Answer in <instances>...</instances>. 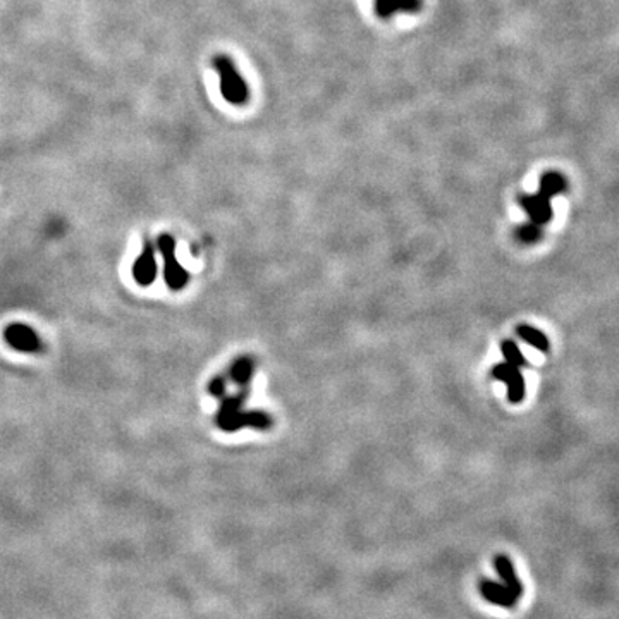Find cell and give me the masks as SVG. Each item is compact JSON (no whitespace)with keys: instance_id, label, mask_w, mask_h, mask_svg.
Instances as JSON below:
<instances>
[{"instance_id":"cell-14","label":"cell","mask_w":619,"mask_h":619,"mask_svg":"<svg viewBox=\"0 0 619 619\" xmlns=\"http://www.w3.org/2000/svg\"><path fill=\"white\" fill-rule=\"evenodd\" d=\"M501 351H502V356H504L506 363L513 365V367H518V368H521L527 365V360H525L523 353H521V349L518 347V344L515 341H511V339H504V341H502Z\"/></svg>"},{"instance_id":"cell-16","label":"cell","mask_w":619,"mask_h":619,"mask_svg":"<svg viewBox=\"0 0 619 619\" xmlns=\"http://www.w3.org/2000/svg\"><path fill=\"white\" fill-rule=\"evenodd\" d=\"M210 393H212L213 396H222V394L226 393V380L220 377L213 379L212 383H210Z\"/></svg>"},{"instance_id":"cell-11","label":"cell","mask_w":619,"mask_h":619,"mask_svg":"<svg viewBox=\"0 0 619 619\" xmlns=\"http://www.w3.org/2000/svg\"><path fill=\"white\" fill-rule=\"evenodd\" d=\"M155 270H157V267H155L154 253H151L150 248H147L145 249L143 255L138 258V262L135 265L136 281L143 286L150 284V282L155 279Z\"/></svg>"},{"instance_id":"cell-3","label":"cell","mask_w":619,"mask_h":619,"mask_svg":"<svg viewBox=\"0 0 619 619\" xmlns=\"http://www.w3.org/2000/svg\"><path fill=\"white\" fill-rule=\"evenodd\" d=\"M518 204H520L523 212L527 213L530 222L537 224V226H545L552 220L554 210L550 205V198L542 195L540 191L534 195H520L518 197Z\"/></svg>"},{"instance_id":"cell-5","label":"cell","mask_w":619,"mask_h":619,"mask_svg":"<svg viewBox=\"0 0 619 619\" xmlns=\"http://www.w3.org/2000/svg\"><path fill=\"white\" fill-rule=\"evenodd\" d=\"M241 406L242 394L224 399L219 416H217V423H219L220 429L226 430V432H236V430L245 427V411L241 410Z\"/></svg>"},{"instance_id":"cell-6","label":"cell","mask_w":619,"mask_h":619,"mask_svg":"<svg viewBox=\"0 0 619 619\" xmlns=\"http://www.w3.org/2000/svg\"><path fill=\"white\" fill-rule=\"evenodd\" d=\"M162 249V255L165 260V281L172 289H181L188 282V272L177 263L174 256V241L171 236H164L158 241Z\"/></svg>"},{"instance_id":"cell-15","label":"cell","mask_w":619,"mask_h":619,"mask_svg":"<svg viewBox=\"0 0 619 619\" xmlns=\"http://www.w3.org/2000/svg\"><path fill=\"white\" fill-rule=\"evenodd\" d=\"M245 427H251L255 430H269L272 427V418L265 411H245Z\"/></svg>"},{"instance_id":"cell-13","label":"cell","mask_w":619,"mask_h":619,"mask_svg":"<svg viewBox=\"0 0 619 619\" xmlns=\"http://www.w3.org/2000/svg\"><path fill=\"white\" fill-rule=\"evenodd\" d=\"M516 240L523 245H535L544 238V231H542V226H537L534 222H528L523 224L516 229Z\"/></svg>"},{"instance_id":"cell-4","label":"cell","mask_w":619,"mask_h":619,"mask_svg":"<svg viewBox=\"0 0 619 619\" xmlns=\"http://www.w3.org/2000/svg\"><path fill=\"white\" fill-rule=\"evenodd\" d=\"M492 377L502 380L508 387V399L509 403L518 404L523 401L527 386H525V377L518 367H513L509 363H499L492 368Z\"/></svg>"},{"instance_id":"cell-8","label":"cell","mask_w":619,"mask_h":619,"mask_svg":"<svg viewBox=\"0 0 619 619\" xmlns=\"http://www.w3.org/2000/svg\"><path fill=\"white\" fill-rule=\"evenodd\" d=\"M6 338L7 341L19 351L38 349V339H36L35 332L31 329L24 327V325H13V327H9Z\"/></svg>"},{"instance_id":"cell-2","label":"cell","mask_w":619,"mask_h":619,"mask_svg":"<svg viewBox=\"0 0 619 619\" xmlns=\"http://www.w3.org/2000/svg\"><path fill=\"white\" fill-rule=\"evenodd\" d=\"M479 590L481 597H484L487 602L494 604V606L499 607H504V609H513L525 592V590L516 588V586L506 584V581L502 580L501 581L481 580Z\"/></svg>"},{"instance_id":"cell-10","label":"cell","mask_w":619,"mask_h":619,"mask_svg":"<svg viewBox=\"0 0 619 619\" xmlns=\"http://www.w3.org/2000/svg\"><path fill=\"white\" fill-rule=\"evenodd\" d=\"M516 334L518 338L523 339L525 342L530 344L531 347H535L537 351H542V353H547L550 349V344L549 339L545 338L544 332H540L538 329L531 327V325L527 324H521L516 327Z\"/></svg>"},{"instance_id":"cell-1","label":"cell","mask_w":619,"mask_h":619,"mask_svg":"<svg viewBox=\"0 0 619 619\" xmlns=\"http://www.w3.org/2000/svg\"><path fill=\"white\" fill-rule=\"evenodd\" d=\"M213 67L220 78V92L224 99L233 105H245L248 102L249 88L238 71L234 60L222 53L213 59Z\"/></svg>"},{"instance_id":"cell-7","label":"cell","mask_w":619,"mask_h":619,"mask_svg":"<svg viewBox=\"0 0 619 619\" xmlns=\"http://www.w3.org/2000/svg\"><path fill=\"white\" fill-rule=\"evenodd\" d=\"M423 0H375V14L380 19H390L397 14H416L422 10Z\"/></svg>"},{"instance_id":"cell-12","label":"cell","mask_w":619,"mask_h":619,"mask_svg":"<svg viewBox=\"0 0 619 619\" xmlns=\"http://www.w3.org/2000/svg\"><path fill=\"white\" fill-rule=\"evenodd\" d=\"M253 372H255V363L249 358H240L238 361H234L233 367H231V377L240 386H246L253 377Z\"/></svg>"},{"instance_id":"cell-9","label":"cell","mask_w":619,"mask_h":619,"mask_svg":"<svg viewBox=\"0 0 619 619\" xmlns=\"http://www.w3.org/2000/svg\"><path fill=\"white\" fill-rule=\"evenodd\" d=\"M568 190V181L563 174L559 172H545L544 176L540 177V183H538V191L545 197L552 200L554 197L557 195L564 193Z\"/></svg>"}]
</instances>
